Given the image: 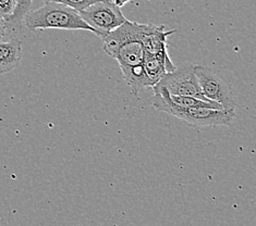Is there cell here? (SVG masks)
<instances>
[{
    "label": "cell",
    "instance_id": "6da1fadb",
    "mask_svg": "<svg viewBox=\"0 0 256 226\" xmlns=\"http://www.w3.org/2000/svg\"><path fill=\"white\" fill-rule=\"evenodd\" d=\"M148 28V24L126 20L102 38L104 51L119 63L124 81L136 93L152 87L143 66L145 54L143 37Z\"/></svg>",
    "mask_w": 256,
    "mask_h": 226
},
{
    "label": "cell",
    "instance_id": "7a4b0ae2",
    "mask_svg": "<svg viewBox=\"0 0 256 226\" xmlns=\"http://www.w3.org/2000/svg\"><path fill=\"white\" fill-rule=\"evenodd\" d=\"M154 96L152 97L153 107L158 110L174 115L184 123L194 127L230 125L236 118L234 110L212 109L206 107H184L176 105L172 101L168 90L154 85Z\"/></svg>",
    "mask_w": 256,
    "mask_h": 226
},
{
    "label": "cell",
    "instance_id": "3957f363",
    "mask_svg": "<svg viewBox=\"0 0 256 226\" xmlns=\"http://www.w3.org/2000/svg\"><path fill=\"white\" fill-rule=\"evenodd\" d=\"M24 24L31 29H94L85 22L78 12L64 3L54 1H45V4L40 8L31 11L30 10L24 16Z\"/></svg>",
    "mask_w": 256,
    "mask_h": 226
},
{
    "label": "cell",
    "instance_id": "277c9868",
    "mask_svg": "<svg viewBox=\"0 0 256 226\" xmlns=\"http://www.w3.org/2000/svg\"><path fill=\"white\" fill-rule=\"evenodd\" d=\"M194 72L205 97L219 103L224 110L236 108L232 87L220 71L210 66L194 65Z\"/></svg>",
    "mask_w": 256,
    "mask_h": 226
},
{
    "label": "cell",
    "instance_id": "5b68a950",
    "mask_svg": "<svg viewBox=\"0 0 256 226\" xmlns=\"http://www.w3.org/2000/svg\"><path fill=\"white\" fill-rule=\"evenodd\" d=\"M78 14L100 38L105 37L108 33L120 26L126 20L120 7L112 1L93 3L78 12Z\"/></svg>",
    "mask_w": 256,
    "mask_h": 226
},
{
    "label": "cell",
    "instance_id": "8992f818",
    "mask_svg": "<svg viewBox=\"0 0 256 226\" xmlns=\"http://www.w3.org/2000/svg\"><path fill=\"white\" fill-rule=\"evenodd\" d=\"M155 85L164 87L170 95L190 96L205 101L215 102L205 97L195 75L194 65L186 64L176 68L174 71L166 73Z\"/></svg>",
    "mask_w": 256,
    "mask_h": 226
},
{
    "label": "cell",
    "instance_id": "52a82bcc",
    "mask_svg": "<svg viewBox=\"0 0 256 226\" xmlns=\"http://www.w3.org/2000/svg\"><path fill=\"white\" fill-rule=\"evenodd\" d=\"M143 66L146 75H148L152 87L160 81V79L166 74V73L172 72L176 69V66L170 60L167 51V48L157 51V52H145Z\"/></svg>",
    "mask_w": 256,
    "mask_h": 226
},
{
    "label": "cell",
    "instance_id": "ba28073f",
    "mask_svg": "<svg viewBox=\"0 0 256 226\" xmlns=\"http://www.w3.org/2000/svg\"><path fill=\"white\" fill-rule=\"evenodd\" d=\"M22 59V42L19 39L0 40V74H4L19 65Z\"/></svg>",
    "mask_w": 256,
    "mask_h": 226
},
{
    "label": "cell",
    "instance_id": "9c48e42d",
    "mask_svg": "<svg viewBox=\"0 0 256 226\" xmlns=\"http://www.w3.org/2000/svg\"><path fill=\"white\" fill-rule=\"evenodd\" d=\"M32 3H33V0H18L14 13H12L11 16L7 20L8 25L9 26L19 25L21 22H23L24 16H26V14L32 7Z\"/></svg>",
    "mask_w": 256,
    "mask_h": 226
},
{
    "label": "cell",
    "instance_id": "30bf717a",
    "mask_svg": "<svg viewBox=\"0 0 256 226\" xmlns=\"http://www.w3.org/2000/svg\"><path fill=\"white\" fill-rule=\"evenodd\" d=\"M44 1H54L64 3L66 5H68V7L76 10L78 12H80L93 3L100 1H110V0H44Z\"/></svg>",
    "mask_w": 256,
    "mask_h": 226
},
{
    "label": "cell",
    "instance_id": "8fae6325",
    "mask_svg": "<svg viewBox=\"0 0 256 226\" xmlns=\"http://www.w3.org/2000/svg\"><path fill=\"white\" fill-rule=\"evenodd\" d=\"M18 0H0V17L7 22V20L14 13Z\"/></svg>",
    "mask_w": 256,
    "mask_h": 226
},
{
    "label": "cell",
    "instance_id": "7c38bea8",
    "mask_svg": "<svg viewBox=\"0 0 256 226\" xmlns=\"http://www.w3.org/2000/svg\"><path fill=\"white\" fill-rule=\"evenodd\" d=\"M9 25L7 24L2 17H0V40H2L4 37L7 34V30H8Z\"/></svg>",
    "mask_w": 256,
    "mask_h": 226
},
{
    "label": "cell",
    "instance_id": "4fadbf2b",
    "mask_svg": "<svg viewBox=\"0 0 256 226\" xmlns=\"http://www.w3.org/2000/svg\"><path fill=\"white\" fill-rule=\"evenodd\" d=\"M110 1L114 2L116 5H118V7L121 8L124 3H126L128 1H129V0H110Z\"/></svg>",
    "mask_w": 256,
    "mask_h": 226
}]
</instances>
